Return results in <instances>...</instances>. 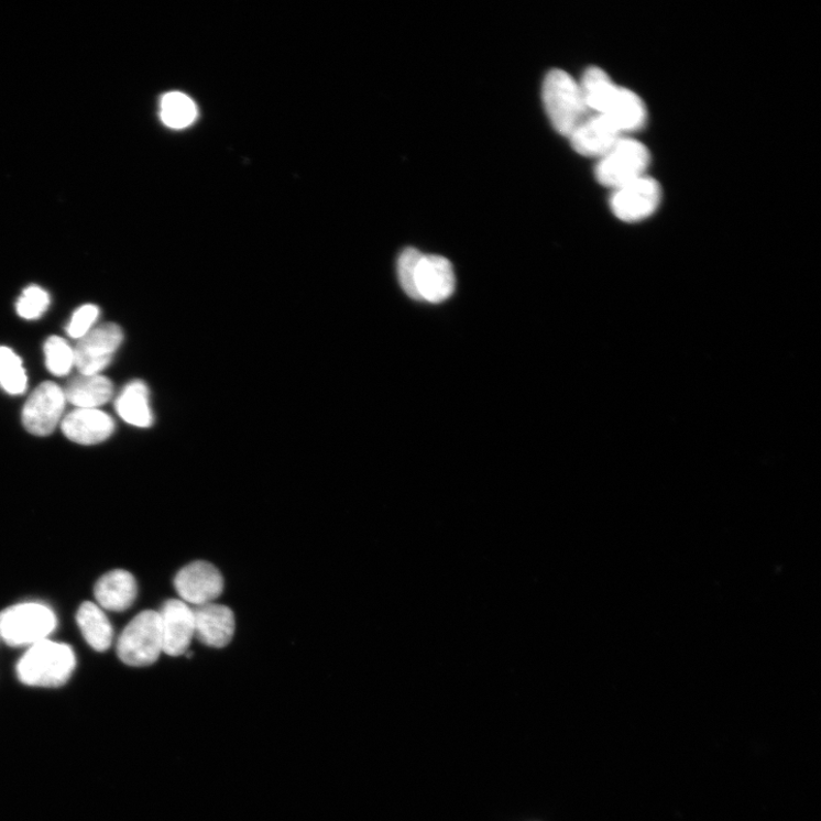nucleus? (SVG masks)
I'll return each mask as SVG.
<instances>
[{"label":"nucleus","instance_id":"nucleus-20","mask_svg":"<svg viewBox=\"0 0 821 821\" xmlns=\"http://www.w3.org/2000/svg\"><path fill=\"white\" fill-rule=\"evenodd\" d=\"M579 84L587 108L594 114L605 112L620 87L603 69L596 67L589 68Z\"/></svg>","mask_w":821,"mask_h":821},{"label":"nucleus","instance_id":"nucleus-22","mask_svg":"<svg viewBox=\"0 0 821 821\" xmlns=\"http://www.w3.org/2000/svg\"><path fill=\"white\" fill-rule=\"evenodd\" d=\"M26 372L21 359L9 347L0 346V386L11 395L26 390Z\"/></svg>","mask_w":821,"mask_h":821},{"label":"nucleus","instance_id":"nucleus-26","mask_svg":"<svg viewBox=\"0 0 821 821\" xmlns=\"http://www.w3.org/2000/svg\"><path fill=\"white\" fill-rule=\"evenodd\" d=\"M100 308L95 305H84L79 307L73 315V318L67 327V332L72 338L80 339L87 335L95 322L99 319Z\"/></svg>","mask_w":821,"mask_h":821},{"label":"nucleus","instance_id":"nucleus-14","mask_svg":"<svg viewBox=\"0 0 821 821\" xmlns=\"http://www.w3.org/2000/svg\"><path fill=\"white\" fill-rule=\"evenodd\" d=\"M194 610L196 638L204 645L225 648L232 642L236 633V617L231 609L211 603Z\"/></svg>","mask_w":821,"mask_h":821},{"label":"nucleus","instance_id":"nucleus-9","mask_svg":"<svg viewBox=\"0 0 821 821\" xmlns=\"http://www.w3.org/2000/svg\"><path fill=\"white\" fill-rule=\"evenodd\" d=\"M660 199L659 184L645 175L614 189L611 206L614 215L623 222L635 223L652 216Z\"/></svg>","mask_w":821,"mask_h":821},{"label":"nucleus","instance_id":"nucleus-15","mask_svg":"<svg viewBox=\"0 0 821 821\" xmlns=\"http://www.w3.org/2000/svg\"><path fill=\"white\" fill-rule=\"evenodd\" d=\"M94 593L102 610L123 612L134 604L138 596V583L130 572L116 570L98 581Z\"/></svg>","mask_w":821,"mask_h":821},{"label":"nucleus","instance_id":"nucleus-13","mask_svg":"<svg viewBox=\"0 0 821 821\" xmlns=\"http://www.w3.org/2000/svg\"><path fill=\"white\" fill-rule=\"evenodd\" d=\"M623 138L612 122L602 114L588 116L571 134L573 149L585 156L600 160Z\"/></svg>","mask_w":821,"mask_h":821},{"label":"nucleus","instance_id":"nucleus-6","mask_svg":"<svg viewBox=\"0 0 821 821\" xmlns=\"http://www.w3.org/2000/svg\"><path fill=\"white\" fill-rule=\"evenodd\" d=\"M174 587L182 602L200 607L215 603L223 593L225 579L212 563L198 560L182 568Z\"/></svg>","mask_w":821,"mask_h":821},{"label":"nucleus","instance_id":"nucleus-10","mask_svg":"<svg viewBox=\"0 0 821 821\" xmlns=\"http://www.w3.org/2000/svg\"><path fill=\"white\" fill-rule=\"evenodd\" d=\"M157 614L161 619L164 654L173 657L186 654L196 638L195 610L180 599H171Z\"/></svg>","mask_w":821,"mask_h":821},{"label":"nucleus","instance_id":"nucleus-3","mask_svg":"<svg viewBox=\"0 0 821 821\" xmlns=\"http://www.w3.org/2000/svg\"><path fill=\"white\" fill-rule=\"evenodd\" d=\"M117 653L125 666L150 667L164 653L160 614L144 611L124 627L118 641Z\"/></svg>","mask_w":821,"mask_h":821},{"label":"nucleus","instance_id":"nucleus-4","mask_svg":"<svg viewBox=\"0 0 821 821\" xmlns=\"http://www.w3.org/2000/svg\"><path fill=\"white\" fill-rule=\"evenodd\" d=\"M55 627L54 612L42 604H19L0 613V638L12 647H31L44 642Z\"/></svg>","mask_w":821,"mask_h":821},{"label":"nucleus","instance_id":"nucleus-7","mask_svg":"<svg viewBox=\"0 0 821 821\" xmlns=\"http://www.w3.org/2000/svg\"><path fill=\"white\" fill-rule=\"evenodd\" d=\"M123 340L116 324L91 329L79 339L75 351V366L81 374H100L112 361Z\"/></svg>","mask_w":821,"mask_h":821},{"label":"nucleus","instance_id":"nucleus-1","mask_svg":"<svg viewBox=\"0 0 821 821\" xmlns=\"http://www.w3.org/2000/svg\"><path fill=\"white\" fill-rule=\"evenodd\" d=\"M75 669L72 647L46 639L29 647L18 663L17 674L26 686L56 688L66 685Z\"/></svg>","mask_w":821,"mask_h":821},{"label":"nucleus","instance_id":"nucleus-21","mask_svg":"<svg viewBox=\"0 0 821 821\" xmlns=\"http://www.w3.org/2000/svg\"><path fill=\"white\" fill-rule=\"evenodd\" d=\"M161 117L169 129L183 130L196 121L198 109L193 99H189L187 95L179 91H171L162 99Z\"/></svg>","mask_w":821,"mask_h":821},{"label":"nucleus","instance_id":"nucleus-12","mask_svg":"<svg viewBox=\"0 0 821 821\" xmlns=\"http://www.w3.org/2000/svg\"><path fill=\"white\" fill-rule=\"evenodd\" d=\"M62 431L81 446L102 444L114 431L113 419L99 408H76L61 424Z\"/></svg>","mask_w":821,"mask_h":821},{"label":"nucleus","instance_id":"nucleus-18","mask_svg":"<svg viewBox=\"0 0 821 821\" xmlns=\"http://www.w3.org/2000/svg\"><path fill=\"white\" fill-rule=\"evenodd\" d=\"M116 409L121 419L139 428H149L154 418L150 406L147 386L135 381L123 388L116 401Z\"/></svg>","mask_w":821,"mask_h":821},{"label":"nucleus","instance_id":"nucleus-11","mask_svg":"<svg viewBox=\"0 0 821 821\" xmlns=\"http://www.w3.org/2000/svg\"><path fill=\"white\" fill-rule=\"evenodd\" d=\"M419 300L433 304L448 300L456 291L455 270L449 260L423 254L415 273Z\"/></svg>","mask_w":821,"mask_h":821},{"label":"nucleus","instance_id":"nucleus-23","mask_svg":"<svg viewBox=\"0 0 821 821\" xmlns=\"http://www.w3.org/2000/svg\"><path fill=\"white\" fill-rule=\"evenodd\" d=\"M46 366L48 371L57 376L68 374L75 366V351L70 344L61 337H50L44 346Z\"/></svg>","mask_w":821,"mask_h":821},{"label":"nucleus","instance_id":"nucleus-19","mask_svg":"<svg viewBox=\"0 0 821 821\" xmlns=\"http://www.w3.org/2000/svg\"><path fill=\"white\" fill-rule=\"evenodd\" d=\"M77 623L87 644L95 650L106 652L113 639V628L103 610L94 603H84L77 612Z\"/></svg>","mask_w":821,"mask_h":821},{"label":"nucleus","instance_id":"nucleus-16","mask_svg":"<svg viewBox=\"0 0 821 821\" xmlns=\"http://www.w3.org/2000/svg\"><path fill=\"white\" fill-rule=\"evenodd\" d=\"M622 134L641 131L647 121V109L638 95L630 89L619 87L610 106L602 114Z\"/></svg>","mask_w":821,"mask_h":821},{"label":"nucleus","instance_id":"nucleus-25","mask_svg":"<svg viewBox=\"0 0 821 821\" xmlns=\"http://www.w3.org/2000/svg\"><path fill=\"white\" fill-rule=\"evenodd\" d=\"M51 299L47 292L37 286L24 289L17 303V311L25 320H36L47 310Z\"/></svg>","mask_w":821,"mask_h":821},{"label":"nucleus","instance_id":"nucleus-8","mask_svg":"<svg viewBox=\"0 0 821 821\" xmlns=\"http://www.w3.org/2000/svg\"><path fill=\"white\" fill-rule=\"evenodd\" d=\"M65 392L51 382L40 385L31 394L22 410V423L26 431L36 436H48L65 414Z\"/></svg>","mask_w":821,"mask_h":821},{"label":"nucleus","instance_id":"nucleus-2","mask_svg":"<svg viewBox=\"0 0 821 821\" xmlns=\"http://www.w3.org/2000/svg\"><path fill=\"white\" fill-rule=\"evenodd\" d=\"M543 100L554 129L570 138L589 116L580 84L562 70H551L543 85Z\"/></svg>","mask_w":821,"mask_h":821},{"label":"nucleus","instance_id":"nucleus-17","mask_svg":"<svg viewBox=\"0 0 821 821\" xmlns=\"http://www.w3.org/2000/svg\"><path fill=\"white\" fill-rule=\"evenodd\" d=\"M113 384L101 374H79L63 390L67 402L77 408H99L113 395Z\"/></svg>","mask_w":821,"mask_h":821},{"label":"nucleus","instance_id":"nucleus-5","mask_svg":"<svg viewBox=\"0 0 821 821\" xmlns=\"http://www.w3.org/2000/svg\"><path fill=\"white\" fill-rule=\"evenodd\" d=\"M649 164L650 154L643 143L622 138L607 154L600 157L595 177L600 184L616 189L645 176Z\"/></svg>","mask_w":821,"mask_h":821},{"label":"nucleus","instance_id":"nucleus-24","mask_svg":"<svg viewBox=\"0 0 821 821\" xmlns=\"http://www.w3.org/2000/svg\"><path fill=\"white\" fill-rule=\"evenodd\" d=\"M423 252L416 248H406L397 261V276L404 293L415 300L418 294L415 284V273Z\"/></svg>","mask_w":821,"mask_h":821}]
</instances>
